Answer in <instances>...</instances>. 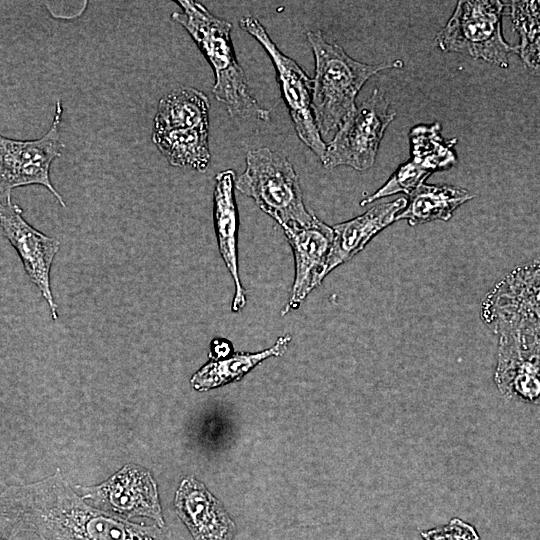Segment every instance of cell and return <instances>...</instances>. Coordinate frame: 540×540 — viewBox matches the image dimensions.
<instances>
[{
    "label": "cell",
    "instance_id": "cell-1",
    "mask_svg": "<svg viewBox=\"0 0 540 540\" xmlns=\"http://www.w3.org/2000/svg\"><path fill=\"white\" fill-rule=\"evenodd\" d=\"M1 535L16 540H173L158 524L132 523L107 514L76 495L59 470L1 494Z\"/></svg>",
    "mask_w": 540,
    "mask_h": 540
},
{
    "label": "cell",
    "instance_id": "cell-2",
    "mask_svg": "<svg viewBox=\"0 0 540 540\" xmlns=\"http://www.w3.org/2000/svg\"><path fill=\"white\" fill-rule=\"evenodd\" d=\"M182 12L171 19L192 37L211 65L215 82L212 92L232 117L267 121L270 112L251 95L244 70L237 61L231 39L232 24L213 15L203 4L193 0L176 1Z\"/></svg>",
    "mask_w": 540,
    "mask_h": 540
},
{
    "label": "cell",
    "instance_id": "cell-3",
    "mask_svg": "<svg viewBox=\"0 0 540 540\" xmlns=\"http://www.w3.org/2000/svg\"><path fill=\"white\" fill-rule=\"evenodd\" d=\"M306 35L315 58L312 111L320 134L327 135L356 109V96L373 75L401 68L403 62L362 63L338 44L329 43L320 30Z\"/></svg>",
    "mask_w": 540,
    "mask_h": 540
},
{
    "label": "cell",
    "instance_id": "cell-4",
    "mask_svg": "<svg viewBox=\"0 0 540 540\" xmlns=\"http://www.w3.org/2000/svg\"><path fill=\"white\" fill-rule=\"evenodd\" d=\"M235 187L281 227L308 225L316 217L305 207L299 177L290 161L268 147L247 152L245 170Z\"/></svg>",
    "mask_w": 540,
    "mask_h": 540
},
{
    "label": "cell",
    "instance_id": "cell-5",
    "mask_svg": "<svg viewBox=\"0 0 540 540\" xmlns=\"http://www.w3.org/2000/svg\"><path fill=\"white\" fill-rule=\"evenodd\" d=\"M504 2L498 0L458 1L435 43L445 52H456L507 68L515 53L503 37Z\"/></svg>",
    "mask_w": 540,
    "mask_h": 540
},
{
    "label": "cell",
    "instance_id": "cell-6",
    "mask_svg": "<svg viewBox=\"0 0 540 540\" xmlns=\"http://www.w3.org/2000/svg\"><path fill=\"white\" fill-rule=\"evenodd\" d=\"M482 317L520 344L540 343V264L518 267L485 299Z\"/></svg>",
    "mask_w": 540,
    "mask_h": 540
},
{
    "label": "cell",
    "instance_id": "cell-7",
    "mask_svg": "<svg viewBox=\"0 0 540 540\" xmlns=\"http://www.w3.org/2000/svg\"><path fill=\"white\" fill-rule=\"evenodd\" d=\"M389 106L385 93L374 89L341 123L333 139L326 144L324 167L349 166L359 171L371 168L384 133L396 116Z\"/></svg>",
    "mask_w": 540,
    "mask_h": 540
},
{
    "label": "cell",
    "instance_id": "cell-8",
    "mask_svg": "<svg viewBox=\"0 0 540 540\" xmlns=\"http://www.w3.org/2000/svg\"><path fill=\"white\" fill-rule=\"evenodd\" d=\"M239 24L270 56L295 131L299 139L323 162L326 144L312 111L313 79L292 58L281 52L256 17L243 16Z\"/></svg>",
    "mask_w": 540,
    "mask_h": 540
},
{
    "label": "cell",
    "instance_id": "cell-9",
    "mask_svg": "<svg viewBox=\"0 0 540 540\" xmlns=\"http://www.w3.org/2000/svg\"><path fill=\"white\" fill-rule=\"evenodd\" d=\"M62 116V101L57 100L51 126L41 138L22 141L0 137L1 198L11 195L17 187L38 184L47 188L62 207L66 206L49 176L53 160L64 148L60 139Z\"/></svg>",
    "mask_w": 540,
    "mask_h": 540
},
{
    "label": "cell",
    "instance_id": "cell-10",
    "mask_svg": "<svg viewBox=\"0 0 540 540\" xmlns=\"http://www.w3.org/2000/svg\"><path fill=\"white\" fill-rule=\"evenodd\" d=\"M82 498L93 507L130 521L134 517L152 519L166 526L156 483L145 468L127 464L107 481L91 487L78 486Z\"/></svg>",
    "mask_w": 540,
    "mask_h": 540
},
{
    "label": "cell",
    "instance_id": "cell-11",
    "mask_svg": "<svg viewBox=\"0 0 540 540\" xmlns=\"http://www.w3.org/2000/svg\"><path fill=\"white\" fill-rule=\"evenodd\" d=\"M22 212L11 201V195L1 198V231L17 251L30 281L37 286L49 306L52 318L56 320L58 312L50 285V270L60 242L32 227Z\"/></svg>",
    "mask_w": 540,
    "mask_h": 540
},
{
    "label": "cell",
    "instance_id": "cell-12",
    "mask_svg": "<svg viewBox=\"0 0 540 540\" xmlns=\"http://www.w3.org/2000/svg\"><path fill=\"white\" fill-rule=\"evenodd\" d=\"M292 248L295 277L282 314L297 309L324 279V269L333 241V229L317 217L308 225L282 227Z\"/></svg>",
    "mask_w": 540,
    "mask_h": 540
},
{
    "label": "cell",
    "instance_id": "cell-13",
    "mask_svg": "<svg viewBox=\"0 0 540 540\" xmlns=\"http://www.w3.org/2000/svg\"><path fill=\"white\" fill-rule=\"evenodd\" d=\"M174 508L193 540H232L236 534V525L223 504L193 476L181 481Z\"/></svg>",
    "mask_w": 540,
    "mask_h": 540
},
{
    "label": "cell",
    "instance_id": "cell-14",
    "mask_svg": "<svg viewBox=\"0 0 540 540\" xmlns=\"http://www.w3.org/2000/svg\"><path fill=\"white\" fill-rule=\"evenodd\" d=\"M235 181V173L231 169L216 174L213 194V218L219 252L235 284V294L231 308L233 312H238L245 306L246 297L240 281L238 267L237 236L239 219L234 193Z\"/></svg>",
    "mask_w": 540,
    "mask_h": 540
},
{
    "label": "cell",
    "instance_id": "cell-15",
    "mask_svg": "<svg viewBox=\"0 0 540 540\" xmlns=\"http://www.w3.org/2000/svg\"><path fill=\"white\" fill-rule=\"evenodd\" d=\"M404 197L381 203L365 213L332 227L333 241L324 269L325 276L337 266L349 261L380 231L396 221L407 206Z\"/></svg>",
    "mask_w": 540,
    "mask_h": 540
},
{
    "label": "cell",
    "instance_id": "cell-16",
    "mask_svg": "<svg viewBox=\"0 0 540 540\" xmlns=\"http://www.w3.org/2000/svg\"><path fill=\"white\" fill-rule=\"evenodd\" d=\"M472 198V193L460 187L423 183L409 194L407 206L396 221L405 219L411 226L448 221L459 206Z\"/></svg>",
    "mask_w": 540,
    "mask_h": 540
},
{
    "label": "cell",
    "instance_id": "cell-17",
    "mask_svg": "<svg viewBox=\"0 0 540 540\" xmlns=\"http://www.w3.org/2000/svg\"><path fill=\"white\" fill-rule=\"evenodd\" d=\"M208 97L193 87L176 88L158 102L153 132L209 126Z\"/></svg>",
    "mask_w": 540,
    "mask_h": 540
},
{
    "label": "cell",
    "instance_id": "cell-18",
    "mask_svg": "<svg viewBox=\"0 0 540 540\" xmlns=\"http://www.w3.org/2000/svg\"><path fill=\"white\" fill-rule=\"evenodd\" d=\"M290 341L291 336L286 334L280 336L273 346L263 351L235 352L226 358L210 360L192 376L190 383L197 391H208L238 381L265 359L282 355Z\"/></svg>",
    "mask_w": 540,
    "mask_h": 540
},
{
    "label": "cell",
    "instance_id": "cell-19",
    "mask_svg": "<svg viewBox=\"0 0 540 540\" xmlns=\"http://www.w3.org/2000/svg\"><path fill=\"white\" fill-rule=\"evenodd\" d=\"M152 142L172 166L203 172L210 164L209 126L153 132Z\"/></svg>",
    "mask_w": 540,
    "mask_h": 540
},
{
    "label": "cell",
    "instance_id": "cell-20",
    "mask_svg": "<svg viewBox=\"0 0 540 540\" xmlns=\"http://www.w3.org/2000/svg\"><path fill=\"white\" fill-rule=\"evenodd\" d=\"M509 3L512 23L520 38L540 33V1Z\"/></svg>",
    "mask_w": 540,
    "mask_h": 540
},
{
    "label": "cell",
    "instance_id": "cell-21",
    "mask_svg": "<svg viewBox=\"0 0 540 540\" xmlns=\"http://www.w3.org/2000/svg\"><path fill=\"white\" fill-rule=\"evenodd\" d=\"M424 540H480L475 527L460 518H452L447 524L421 532Z\"/></svg>",
    "mask_w": 540,
    "mask_h": 540
},
{
    "label": "cell",
    "instance_id": "cell-22",
    "mask_svg": "<svg viewBox=\"0 0 540 540\" xmlns=\"http://www.w3.org/2000/svg\"><path fill=\"white\" fill-rule=\"evenodd\" d=\"M515 53L534 75L540 76V33L520 38Z\"/></svg>",
    "mask_w": 540,
    "mask_h": 540
},
{
    "label": "cell",
    "instance_id": "cell-23",
    "mask_svg": "<svg viewBox=\"0 0 540 540\" xmlns=\"http://www.w3.org/2000/svg\"><path fill=\"white\" fill-rule=\"evenodd\" d=\"M232 346L230 342L226 340H214L211 343V350L209 353V358L211 360H218L226 358L231 355Z\"/></svg>",
    "mask_w": 540,
    "mask_h": 540
}]
</instances>
